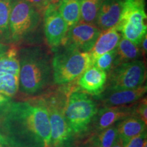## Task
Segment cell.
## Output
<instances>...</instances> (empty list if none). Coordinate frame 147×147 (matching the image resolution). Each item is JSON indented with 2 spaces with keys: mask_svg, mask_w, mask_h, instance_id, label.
I'll return each mask as SVG.
<instances>
[{
  "mask_svg": "<svg viewBox=\"0 0 147 147\" xmlns=\"http://www.w3.org/2000/svg\"><path fill=\"white\" fill-rule=\"evenodd\" d=\"M0 119L12 147H52L48 112L40 98L12 102Z\"/></svg>",
  "mask_w": 147,
  "mask_h": 147,
  "instance_id": "cell-1",
  "label": "cell"
},
{
  "mask_svg": "<svg viewBox=\"0 0 147 147\" xmlns=\"http://www.w3.org/2000/svg\"><path fill=\"white\" fill-rule=\"evenodd\" d=\"M19 55V89L24 94L37 95L50 87L53 80V57L45 46L22 49Z\"/></svg>",
  "mask_w": 147,
  "mask_h": 147,
  "instance_id": "cell-2",
  "label": "cell"
},
{
  "mask_svg": "<svg viewBox=\"0 0 147 147\" xmlns=\"http://www.w3.org/2000/svg\"><path fill=\"white\" fill-rule=\"evenodd\" d=\"M53 51V80L57 84H65L74 81L93 65L89 53L62 45Z\"/></svg>",
  "mask_w": 147,
  "mask_h": 147,
  "instance_id": "cell-3",
  "label": "cell"
},
{
  "mask_svg": "<svg viewBox=\"0 0 147 147\" xmlns=\"http://www.w3.org/2000/svg\"><path fill=\"white\" fill-rule=\"evenodd\" d=\"M42 16L26 0H11L9 20L10 42L19 43L31 38L41 27Z\"/></svg>",
  "mask_w": 147,
  "mask_h": 147,
  "instance_id": "cell-4",
  "label": "cell"
},
{
  "mask_svg": "<svg viewBox=\"0 0 147 147\" xmlns=\"http://www.w3.org/2000/svg\"><path fill=\"white\" fill-rule=\"evenodd\" d=\"M98 111L97 104L83 91L73 90L67 97L65 117L72 135L84 134Z\"/></svg>",
  "mask_w": 147,
  "mask_h": 147,
  "instance_id": "cell-5",
  "label": "cell"
},
{
  "mask_svg": "<svg viewBox=\"0 0 147 147\" xmlns=\"http://www.w3.org/2000/svg\"><path fill=\"white\" fill-rule=\"evenodd\" d=\"M67 91L51 92L40 98L45 106L51 127V146L62 147L72 136L65 117Z\"/></svg>",
  "mask_w": 147,
  "mask_h": 147,
  "instance_id": "cell-6",
  "label": "cell"
},
{
  "mask_svg": "<svg viewBox=\"0 0 147 147\" xmlns=\"http://www.w3.org/2000/svg\"><path fill=\"white\" fill-rule=\"evenodd\" d=\"M123 1L122 13L116 27L122 36L140 47L147 30L144 0Z\"/></svg>",
  "mask_w": 147,
  "mask_h": 147,
  "instance_id": "cell-7",
  "label": "cell"
},
{
  "mask_svg": "<svg viewBox=\"0 0 147 147\" xmlns=\"http://www.w3.org/2000/svg\"><path fill=\"white\" fill-rule=\"evenodd\" d=\"M146 78L144 61L138 59L121 63L108 72L104 91L135 89L143 85Z\"/></svg>",
  "mask_w": 147,
  "mask_h": 147,
  "instance_id": "cell-8",
  "label": "cell"
},
{
  "mask_svg": "<svg viewBox=\"0 0 147 147\" xmlns=\"http://www.w3.org/2000/svg\"><path fill=\"white\" fill-rule=\"evenodd\" d=\"M101 32V29L95 24L79 21L68 29L61 45L71 47L81 52L89 53Z\"/></svg>",
  "mask_w": 147,
  "mask_h": 147,
  "instance_id": "cell-9",
  "label": "cell"
},
{
  "mask_svg": "<svg viewBox=\"0 0 147 147\" xmlns=\"http://www.w3.org/2000/svg\"><path fill=\"white\" fill-rule=\"evenodd\" d=\"M43 23L48 45L54 50L61 45L69 27L56 5L48 6L43 14Z\"/></svg>",
  "mask_w": 147,
  "mask_h": 147,
  "instance_id": "cell-10",
  "label": "cell"
},
{
  "mask_svg": "<svg viewBox=\"0 0 147 147\" xmlns=\"http://www.w3.org/2000/svg\"><path fill=\"white\" fill-rule=\"evenodd\" d=\"M146 85L131 89L118 91H103L100 94L94 96L100 100L104 106H119L133 104L144 97L146 93Z\"/></svg>",
  "mask_w": 147,
  "mask_h": 147,
  "instance_id": "cell-11",
  "label": "cell"
},
{
  "mask_svg": "<svg viewBox=\"0 0 147 147\" xmlns=\"http://www.w3.org/2000/svg\"><path fill=\"white\" fill-rule=\"evenodd\" d=\"M136 105H126L119 106H104L98 110L94 121L95 128L99 131L113 125L117 121L135 115Z\"/></svg>",
  "mask_w": 147,
  "mask_h": 147,
  "instance_id": "cell-12",
  "label": "cell"
},
{
  "mask_svg": "<svg viewBox=\"0 0 147 147\" xmlns=\"http://www.w3.org/2000/svg\"><path fill=\"white\" fill-rule=\"evenodd\" d=\"M123 0H104L99 10L95 25L104 31L118 25L123 10Z\"/></svg>",
  "mask_w": 147,
  "mask_h": 147,
  "instance_id": "cell-13",
  "label": "cell"
},
{
  "mask_svg": "<svg viewBox=\"0 0 147 147\" xmlns=\"http://www.w3.org/2000/svg\"><path fill=\"white\" fill-rule=\"evenodd\" d=\"M107 74L106 71L92 65L78 78V87L87 94L98 95L105 89Z\"/></svg>",
  "mask_w": 147,
  "mask_h": 147,
  "instance_id": "cell-14",
  "label": "cell"
},
{
  "mask_svg": "<svg viewBox=\"0 0 147 147\" xmlns=\"http://www.w3.org/2000/svg\"><path fill=\"white\" fill-rule=\"evenodd\" d=\"M121 37L122 35L116 27L102 31L94 46L89 52L93 63L100 55L117 49Z\"/></svg>",
  "mask_w": 147,
  "mask_h": 147,
  "instance_id": "cell-15",
  "label": "cell"
},
{
  "mask_svg": "<svg viewBox=\"0 0 147 147\" xmlns=\"http://www.w3.org/2000/svg\"><path fill=\"white\" fill-rule=\"evenodd\" d=\"M116 125L119 139L121 144L146 130V125L136 115L130 116L123 119Z\"/></svg>",
  "mask_w": 147,
  "mask_h": 147,
  "instance_id": "cell-16",
  "label": "cell"
},
{
  "mask_svg": "<svg viewBox=\"0 0 147 147\" xmlns=\"http://www.w3.org/2000/svg\"><path fill=\"white\" fill-rule=\"evenodd\" d=\"M116 51L117 55L114 67L121 63L138 60L142 55V52L138 46H136L123 36L121 37L119 40Z\"/></svg>",
  "mask_w": 147,
  "mask_h": 147,
  "instance_id": "cell-17",
  "label": "cell"
},
{
  "mask_svg": "<svg viewBox=\"0 0 147 147\" xmlns=\"http://www.w3.org/2000/svg\"><path fill=\"white\" fill-rule=\"evenodd\" d=\"M82 0H62L58 5V10L69 27L80 21V8Z\"/></svg>",
  "mask_w": 147,
  "mask_h": 147,
  "instance_id": "cell-18",
  "label": "cell"
},
{
  "mask_svg": "<svg viewBox=\"0 0 147 147\" xmlns=\"http://www.w3.org/2000/svg\"><path fill=\"white\" fill-rule=\"evenodd\" d=\"M18 53L17 47L12 45L0 57V73L11 74L18 76L20 71Z\"/></svg>",
  "mask_w": 147,
  "mask_h": 147,
  "instance_id": "cell-19",
  "label": "cell"
},
{
  "mask_svg": "<svg viewBox=\"0 0 147 147\" xmlns=\"http://www.w3.org/2000/svg\"><path fill=\"white\" fill-rule=\"evenodd\" d=\"M104 0H82L80 21L84 23H96L99 10Z\"/></svg>",
  "mask_w": 147,
  "mask_h": 147,
  "instance_id": "cell-20",
  "label": "cell"
},
{
  "mask_svg": "<svg viewBox=\"0 0 147 147\" xmlns=\"http://www.w3.org/2000/svg\"><path fill=\"white\" fill-rule=\"evenodd\" d=\"M118 139L117 125H115L100 131L93 138L91 144L97 147H112Z\"/></svg>",
  "mask_w": 147,
  "mask_h": 147,
  "instance_id": "cell-21",
  "label": "cell"
},
{
  "mask_svg": "<svg viewBox=\"0 0 147 147\" xmlns=\"http://www.w3.org/2000/svg\"><path fill=\"white\" fill-rule=\"evenodd\" d=\"M11 0H0V40L10 42L9 20Z\"/></svg>",
  "mask_w": 147,
  "mask_h": 147,
  "instance_id": "cell-22",
  "label": "cell"
},
{
  "mask_svg": "<svg viewBox=\"0 0 147 147\" xmlns=\"http://www.w3.org/2000/svg\"><path fill=\"white\" fill-rule=\"evenodd\" d=\"M19 89L18 76L8 73H0V93L12 97Z\"/></svg>",
  "mask_w": 147,
  "mask_h": 147,
  "instance_id": "cell-23",
  "label": "cell"
},
{
  "mask_svg": "<svg viewBox=\"0 0 147 147\" xmlns=\"http://www.w3.org/2000/svg\"><path fill=\"white\" fill-rule=\"evenodd\" d=\"M117 55L116 49L109 52L104 53L98 57L93 62V65L97 68L108 73L110 69H113L115 66V62Z\"/></svg>",
  "mask_w": 147,
  "mask_h": 147,
  "instance_id": "cell-24",
  "label": "cell"
},
{
  "mask_svg": "<svg viewBox=\"0 0 147 147\" xmlns=\"http://www.w3.org/2000/svg\"><path fill=\"white\" fill-rule=\"evenodd\" d=\"M146 130H145L142 133L132 138L121 144L123 147H143L146 142Z\"/></svg>",
  "mask_w": 147,
  "mask_h": 147,
  "instance_id": "cell-25",
  "label": "cell"
},
{
  "mask_svg": "<svg viewBox=\"0 0 147 147\" xmlns=\"http://www.w3.org/2000/svg\"><path fill=\"white\" fill-rule=\"evenodd\" d=\"M135 115L147 124V101L146 97L142 99L138 105L136 106Z\"/></svg>",
  "mask_w": 147,
  "mask_h": 147,
  "instance_id": "cell-26",
  "label": "cell"
},
{
  "mask_svg": "<svg viewBox=\"0 0 147 147\" xmlns=\"http://www.w3.org/2000/svg\"><path fill=\"white\" fill-rule=\"evenodd\" d=\"M12 102V97L0 93V118L8 111Z\"/></svg>",
  "mask_w": 147,
  "mask_h": 147,
  "instance_id": "cell-27",
  "label": "cell"
},
{
  "mask_svg": "<svg viewBox=\"0 0 147 147\" xmlns=\"http://www.w3.org/2000/svg\"><path fill=\"white\" fill-rule=\"evenodd\" d=\"M26 1L30 3L32 5H34L37 9V10L39 11L42 15L48 8L47 0H26Z\"/></svg>",
  "mask_w": 147,
  "mask_h": 147,
  "instance_id": "cell-28",
  "label": "cell"
},
{
  "mask_svg": "<svg viewBox=\"0 0 147 147\" xmlns=\"http://www.w3.org/2000/svg\"><path fill=\"white\" fill-rule=\"evenodd\" d=\"M0 147H12L8 138L3 131H0Z\"/></svg>",
  "mask_w": 147,
  "mask_h": 147,
  "instance_id": "cell-29",
  "label": "cell"
},
{
  "mask_svg": "<svg viewBox=\"0 0 147 147\" xmlns=\"http://www.w3.org/2000/svg\"><path fill=\"white\" fill-rule=\"evenodd\" d=\"M146 42H147V37L146 36H144V38H143L142 41L141 42L140 45V49L141 52H142V55H144L146 54Z\"/></svg>",
  "mask_w": 147,
  "mask_h": 147,
  "instance_id": "cell-30",
  "label": "cell"
},
{
  "mask_svg": "<svg viewBox=\"0 0 147 147\" xmlns=\"http://www.w3.org/2000/svg\"><path fill=\"white\" fill-rule=\"evenodd\" d=\"M9 46L5 45L4 43L0 42V57H1L4 53L8 50Z\"/></svg>",
  "mask_w": 147,
  "mask_h": 147,
  "instance_id": "cell-31",
  "label": "cell"
},
{
  "mask_svg": "<svg viewBox=\"0 0 147 147\" xmlns=\"http://www.w3.org/2000/svg\"><path fill=\"white\" fill-rule=\"evenodd\" d=\"M62 0H47L48 6L49 5H56L58 6Z\"/></svg>",
  "mask_w": 147,
  "mask_h": 147,
  "instance_id": "cell-32",
  "label": "cell"
},
{
  "mask_svg": "<svg viewBox=\"0 0 147 147\" xmlns=\"http://www.w3.org/2000/svg\"><path fill=\"white\" fill-rule=\"evenodd\" d=\"M112 147H123L122 144H121V143L120 142V140H119V139L117 140V142L115 143V144H114Z\"/></svg>",
  "mask_w": 147,
  "mask_h": 147,
  "instance_id": "cell-33",
  "label": "cell"
},
{
  "mask_svg": "<svg viewBox=\"0 0 147 147\" xmlns=\"http://www.w3.org/2000/svg\"><path fill=\"white\" fill-rule=\"evenodd\" d=\"M85 147H97V146H95V145L91 144L89 145V146H85Z\"/></svg>",
  "mask_w": 147,
  "mask_h": 147,
  "instance_id": "cell-34",
  "label": "cell"
},
{
  "mask_svg": "<svg viewBox=\"0 0 147 147\" xmlns=\"http://www.w3.org/2000/svg\"><path fill=\"white\" fill-rule=\"evenodd\" d=\"M143 147H147V142L145 143L144 145V146H143Z\"/></svg>",
  "mask_w": 147,
  "mask_h": 147,
  "instance_id": "cell-35",
  "label": "cell"
}]
</instances>
